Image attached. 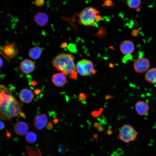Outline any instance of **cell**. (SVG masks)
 <instances>
[{
    "label": "cell",
    "mask_w": 156,
    "mask_h": 156,
    "mask_svg": "<svg viewBox=\"0 0 156 156\" xmlns=\"http://www.w3.org/2000/svg\"><path fill=\"white\" fill-rule=\"evenodd\" d=\"M113 3L111 0H105L102 5L103 6L110 7L113 6Z\"/></svg>",
    "instance_id": "obj_22"
},
{
    "label": "cell",
    "mask_w": 156,
    "mask_h": 156,
    "mask_svg": "<svg viewBox=\"0 0 156 156\" xmlns=\"http://www.w3.org/2000/svg\"><path fill=\"white\" fill-rule=\"evenodd\" d=\"M138 134V131L133 126L127 124L120 128L118 136L121 141L127 143L135 140Z\"/></svg>",
    "instance_id": "obj_4"
},
{
    "label": "cell",
    "mask_w": 156,
    "mask_h": 156,
    "mask_svg": "<svg viewBox=\"0 0 156 156\" xmlns=\"http://www.w3.org/2000/svg\"><path fill=\"white\" fill-rule=\"evenodd\" d=\"M67 46V44L66 42H63L62 43L61 45L62 47L64 48L66 47Z\"/></svg>",
    "instance_id": "obj_31"
},
{
    "label": "cell",
    "mask_w": 156,
    "mask_h": 156,
    "mask_svg": "<svg viewBox=\"0 0 156 156\" xmlns=\"http://www.w3.org/2000/svg\"><path fill=\"white\" fill-rule=\"evenodd\" d=\"M28 129V125L26 123L23 121L17 122L14 127V130L16 134L20 136L26 134Z\"/></svg>",
    "instance_id": "obj_15"
},
{
    "label": "cell",
    "mask_w": 156,
    "mask_h": 156,
    "mask_svg": "<svg viewBox=\"0 0 156 156\" xmlns=\"http://www.w3.org/2000/svg\"><path fill=\"white\" fill-rule=\"evenodd\" d=\"M53 121L55 123H56L58 122V120L57 119L54 120Z\"/></svg>",
    "instance_id": "obj_34"
},
{
    "label": "cell",
    "mask_w": 156,
    "mask_h": 156,
    "mask_svg": "<svg viewBox=\"0 0 156 156\" xmlns=\"http://www.w3.org/2000/svg\"><path fill=\"white\" fill-rule=\"evenodd\" d=\"M0 60H1V62H0V68H1L2 67V66H3V60H2V59L1 58H0Z\"/></svg>",
    "instance_id": "obj_32"
},
{
    "label": "cell",
    "mask_w": 156,
    "mask_h": 156,
    "mask_svg": "<svg viewBox=\"0 0 156 156\" xmlns=\"http://www.w3.org/2000/svg\"><path fill=\"white\" fill-rule=\"evenodd\" d=\"M48 122V118L46 115L41 114L35 116L33 120V125L36 128L41 130L45 127Z\"/></svg>",
    "instance_id": "obj_8"
},
{
    "label": "cell",
    "mask_w": 156,
    "mask_h": 156,
    "mask_svg": "<svg viewBox=\"0 0 156 156\" xmlns=\"http://www.w3.org/2000/svg\"><path fill=\"white\" fill-rule=\"evenodd\" d=\"M99 12L94 8L88 7L84 9L78 15V22L81 25L88 26L95 25L101 18Z\"/></svg>",
    "instance_id": "obj_3"
},
{
    "label": "cell",
    "mask_w": 156,
    "mask_h": 156,
    "mask_svg": "<svg viewBox=\"0 0 156 156\" xmlns=\"http://www.w3.org/2000/svg\"><path fill=\"white\" fill-rule=\"evenodd\" d=\"M150 65V62L147 59L140 57L135 61L133 68L137 73H142L146 72L148 70Z\"/></svg>",
    "instance_id": "obj_7"
},
{
    "label": "cell",
    "mask_w": 156,
    "mask_h": 156,
    "mask_svg": "<svg viewBox=\"0 0 156 156\" xmlns=\"http://www.w3.org/2000/svg\"><path fill=\"white\" fill-rule=\"evenodd\" d=\"M126 3L128 7L131 8H138L140 4V0H127Z\"/></svg>",
    "instance_id": "obj_20"
},
{
    "label": "cell",
    "mask_w": 156,
    "mask_h": 156,
    "mask_svg": "<svg viewBox=\"0 0 156 156\" xmlns=\"http://www.w3.org/2000/svg\"><path fill=\"white\" fill-rule=\"evenodd\" d=\"M148 104L143 101L138 100L135 104V110L137 114L141 116L147 114L149 109Z\"/></svg>",
    "instance_id": "obj_10"
},
{
    "label": "cell",
    "mask_w": 156,
    "mask_h": 156,
    "mask_svg": "<svg viewBox=\"0 0 156 156\" xmlns=\"http://www.w3.org/2000/svg\"><path fill=\"white\" fill-rule=\"evenodd\" d=\"M42 52V50L41 48L39 46H36L29 49L28 55L31 58L36 60L40 57Z\"/></svg>",
    "instance_id": "obj_17"
},
{
    "label": "cell",
    "mask_w": 156,
    "mask_h": 156,
    "mask_svg": "<svg viewBox=\"0 0 156 156\" xmlns=\"http://www.w3.org/2000/svg\"><path fill=\"white\" fill-rule=\"evenodd\" d=\"M145 79L150 83H156V68H153L148 70L145 74Z\"/></svg>",
    "instance_id": "obj_16"
},
{
    "label": "cell",
    "mask_w": 156,
    "mask_h": 156,
    "mask_svg": "<svg viewBox=\"0 0 156 156\" xmlns=\"http://www.w3.org/2000/svg\"><path fill=\"white\" fill-rule=\"evenodd\" d=\"M74 60V57L71 54L62 53L54 58L52 64L58 70L71 79H76L77 71Z\"/></svg>",
    "instance_id": "obj_2"
},
{
    "label": "cell",
    "mask_w": 156,
    "mask_h": 156,
    "mask_svg": "<svg viewBox=\"0 0 156 156\" xmlns=\"http://www.w3.org/2000/svg\"><path fill=\"white\" fill-rule=\"evenodd\" d=\"M5 127V125L4 123L1 121H0V130L3 129Z\"/></svg>",
    "instance_id": "obj_29"
},
{
    "label": "cell",
    "mask_w": 156,
    "mask_h": 156,
    "mask_svg": "<svg viewBox=\"0 0 156 156\" xmlns=\"http://www.w3.org/2000/svg\"><path fill=\"white\" fill-rule=\"evenodd\" d=\"M35 22L39 26L42 27L45 25L49 21V17L45 13L39 12L36 13L34 16Z\"/></svg>",
    "instance_id": "obj_14"
},
{
    "label": "cell",
    "mask_w": 156,
    "mask_h": 156,
    "mask_svg": "<svg viewBox=\"0 0 156 156\" xmlns=\"http://www.w3.org/2000/svg\"><path fill=\"white\" fill-rule=\"evenodd\" d=\"M21 71L24 73L28 74L32 72L35 69V65L31 60L25 59L22 61L20 64Z\"/></svg>",
    "instance_id": "obj_11"
},
{
    "label": "cell",
    "mask_w": 156,
    "mask_h": 156,
    "mask_svg": "<svg viewBox=\"0 0 156 156\" xmlns=\"http://www.w3.org/2000/svg\"><path fill=\"white\" fill-rule=\"evenodd\" d=\"M25 155L27 156H42V153L39 148L28 146L26 148Z\"/></svg>",
    "instance_id": "obj_18"
},
{
    "label": "cell",
    "mask_w": 156,
    "mask_h": 156,
    "mask_svg": "<svg viewBox=\"0 0 156 156\" xmlns=\"http://www.w3.org/2000/svg\"><path fill=\"white\" fill-rule=\"evenodd\" d=\"M35 4L38 6H40L43 5L44 3V0H35Z\"/></svg>",
    "instance_id": "obj_24"
},
{
    "label": "cell",
    "mask_w": 156,
    "mask_h": 156,
    "mask_svg": "<svg viewBox=\"0 0 156 156\" xmlns=\"http://www.w3.org/2000/svg\"><path fill=\"white\" fill-rule=\"evenodd\" d=\"M120 48L122 53L126 55L131 54L134 50L135 47L132 41L130 40H125L121 42Z\"/></svg>",
    "instance_id": "obj_9"
},
{
    "label": "cell",
    "mask_w": 156,
    "mask_h": 156,
    "mask_svg": "<svg viewBox=\"0 0 156 156\" xmlns=\"http://www.w3.org/2000/svg\"><path fill=\"white\" fill-rule=\"evenodd\" d=\"M25 140L29 143H33L35 142L37 139V135L36 133L30 131L27 133L25 135Z\"/></svg>",
    "instance_id": "obj_19"
},
{
    "label": "cell",
    "mask_w": 156,
    "mask_h": 156,
    "mask_svg": "<svg viewBox=\"0 0 156 156\" xmlns=\"http://www.w3.org/2000/svg\"><path fill=\"white\" fill-rule=\"evenodd\" d=\"M53 128V124L51 122H49L47 126V128L49 130H51Z\"/></svg>",
    "instance_id": "obj_27"
},
{
    "label": "cell",
    "mask_w": 156,
    "mask_h": 156,
    "mask_svg": "<svg viewBox=\"0 0 156 156\" xmlns=\"http://www.w3.org/2000/svg\"><path fill=\"white\" fill-rule=\"evenodd\" d=\"M0 116L3 120L10 121L15 117H23L20 103L13 96L11 90L3 84L0 85Z\"/></svg>",
    "instance_id": "obj_1"
},
{
    "label": "cell",
    "mask_w": 156,
    "mask_h": 156,
    "mask_svg": "<svg viewBox=\"0 0 156 156\" xmlns=\"http://www.w3.org/2000/svg\"><path fill=\"white\" fill-rule=\"evenodd\" d=\"M6 132V136L7 138L10 139L12 137L11 135L10 132L8 130L5 129Z\"/></svg>",
    "instance_id": "obj_28"
},
{
    "label": "cell",
    "mask_w": 156,
    "mask_h": 156,
    "mask_svg": "<svg viewBox=\"0 0 156 156\" xmlns=\"http://www.w3.org/2000/svg\"><path fill=\"white\" fill-rule=\"evenodd\" d=\"M17 44L14 42H10L3 45L1 48V53L7 59H10L15 57L18 53Z\"/></svg>",
    "instance_id": "obj_6"
},
{
    "label": "cell",
    "mask_w": 156,
    "mask_h": 156,
    "mask_svg": "<svg viewBox=\"0 0 156 156\" xmlns=\"http://www.w3.org/2000/svg\"><path fill=\"white\" fill-rule=\"evenodd\" d=\"M76 67L77 72L81 76L92 75L96 72L92 62L86 59H82L78 61Z\"/></svg>",
    "instance_id": "obj_5"
},
{
    "label": "cell",
    "mask_w": 156,
    "mask_h": 156,
    "mask_svg": "<svg viewBox=\"0 0 156 156\" xmlns=\"http://www.w3.org/2000/svg\"><path fill=\"white\" fill-rule=\"evenodd\" d=\"M52 81L56 86L61 87L66 83L67 78L65 75L62 73H56L52 76Z\"/></svg>",
    "instance_id": "obj_13"
},
{
    "label": "cell",
    "mask_w": 156,
    "mask_h": 156,
    "mask_svg": "<svg viewBox=\"0 0 156 156\" xmlns=\"http://www.w3.org/2000/svg\"><path fill=\"white\" fill-rule=\"evenodd\" d=\"M41 92V90L39 89H35L34 90V93L36 94H38Z\"/></svg>",
    "instance_id": "obj_30"
},
{
    "label": "cell",
    "mask_w": 156,
    "mask_h": 156,
    "mask_svg": "<svg viewBox=\"0 0 156 156\" xmlns=\"http://www.w3.org/2000/svg\"><path fill=\"white\" fill-rule=\"evenodd\" d=\"M102 129H103V128H102L101 127H99L98 128V130L99 131H102Z\"/></svg>",
    "instance_id": "obj_33"
},
{
    "label": "cell",
    "mask_w": 156,
    "mask_h": 156,
    "mask_svg": "<svg viewBox=\"0 0 156 156\" xmlns=\"http://www.w3.org/2000/svg\"><path fill=\"white\" fill-rule=\"evenodd\" d=\"M131 56L130 55H126L124 57L123 59H122L123 62H125L127 60L131 59Z\"/></svg>",
    "instance_id": "obj_25"
},
{
    "label": "cell",
    "mask_w": 156,
    "mask_h": 156,
    "mask_svg": "<svg viewBox=\"0 0 156 156\" xmlns=\"http://www.w3.org/2000/svg\"><path fill=\"white\" fill-rule=\"evenodd\" d=\"M101 109L99 111H94L92 113V115L93 116H96L99 115L101 113Z\"/></svg>",
    "instance_id": "obj_26"
},
{
    "label": "cell",
    "mask_w": 156,
    "mask_h": 156,
    "mask_svg": "<svg viewBox=\"0 0 156 156\" xmlns=\"http://www.w3.org/2000/svg\"><path fill=\"white\" fill-rule=\"evenodd\" d=\"M140 30L139 29H133L131 32V35L134 37H137L139 36Z\"/></svg>",
    "instance_id": "obj_23"
},
{
    "label": "cell",
    "mask_w": 156,
    "mask_h": 156,
    "mask_svg": "<svg viewBox=\"0 0 156 156\" xmlns=\"http://www.w3.org/2000/svg\"><path fill=\"white\" fill-rule=\"evenodd\" d=\"M87 96L86 94L84 93H80L79 95L78 98L81 101L83 102H85Z\"/></svg>",
    "instance_id": "obj_21"
},
{
    "label": "cell",
    "mask_w": 156,
    "mask_h": 156,
    "mask_svg": "<svg viewBox=\"0 0 156 156\" xmlns=\"http://www.w3.org/2000/svg\"><path fill=\"white\" fill-rule=\"evenodd\" d=\"M110 131V134H111V131ZM109 132H107V133L108 134H109Z\"/></svg>",
    "instance_id": "obj_35"
},
{
    "label": "cell",
    "mask_w": 156,
    "mask_h": 156,
    "mask_svg": "<svg viewBox=\"0 0 156 156\" xmlns=\"http://www.w3.org/2000/svg\"><path fill=\"white\" fill-rule=\"evenodd\" d=\"M34 95L32 91L28 88L22 89L19 94V97L20 100L23 103H29L32 100Z\"/></svg>",
    "instance_id": "obj_12"
}]
</instances>
